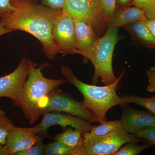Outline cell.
<instances>
[{"mask_svg":"<svg viewBox=\"0 0 155 155\" xmlns=\"http://www.w3.org/2000/svg\"><path fill=\"white\" fill-rule=\"evenodd\" d=\"M45 155H86L84 148L73 147L56 141L45 145Z\"/></svg>","mask_w":155,"mask_h":155,"instance_id":"cell-17","label":"cell"},{"mask_svg":"<svg viewBox=\"0 0 155 155\" xmlns=\"http://www.w3.org/2000/svg\"><path fill=\"white\" fill-rule=\"evenodd\" d=\"M12 0H0V19L5 14L11 12L13 10L11 5Z\"/></svg>","mask_w":155,"mask_h":155,"instance_id":"cell-28","label":"cell"},{"mask_svg":"<svg viewBox=\"0 0 155 155\" xmlns=\"http://www.w3.org/2000/svg\"><path fill=\"white\" fill-rule=\"evenodd\" d=\"M122 128L119 121H107L100 123V125L94 126L90 131L83 134V137L92 138L104 136Z\"/></svg>","mask_w":155,"mask_h":155,"instance_id":"cell-18","label":"cell"},{"mask_svg":"<svg viewBox=\"0 0 155 155\" xmlns=\"http://www.w3.org/2000/svg\"><path fill=\"white\" fill-rule=\"evenodd\" d=\"M52 35L58 53L64 56L69 54H80L76 47L74 19L64 11H62L57 19Z\"/></svg>","mask_w":155,"mask_h":155,"instance_id":"cell-9","label":"cell"},{"mask_svg":"<svg viewBox=\"0 0 155 155\" xmlns=\"http://www.w3.org/2000/svg\"><path fill=\"white\" fill-rule=\"evenodd\" d=\"M135 135L138 138L147 140L152 144H155V126L147 127Z\"/></svg>","mask_w":155,"mask_h":155,"instance_id":"cell-25","label":"cell"},{"mask_svg":"<svg viewBox=\"0 0 155 155\" xmlns=\"http://www.w3.org/2000/svg\"><path fill=\"white\" fill-rule=\"evenodd\" d=\"M13 10L1 18L0 23L15 31L30 34L39 41L47 57L54 60L58 53L53 40V28L63 10L40 5L36 0H12Z\"/></svg>","mask_w":155,"mask_h":155,"instance_id":"cell-1","label":"cell"},{"mask_svg":"<svg viewBox=\"0 0 155 155\" xmlns=\"http://www.w3.org/2000/svg\"><path fill=\"white\" fill-rule=\"evenodd\" d=\"M119 28L109 25L105 34L99 37L89 56L87 59L91 61L94 68V84L97 83L99 78L105 85L114 83L118 78L114 74L112 63L114 48L120 39Z\"/></svg>","mask_w":155,"mask_h":155,"instance_id":"cell-4","label":"cell"},{"mask_svg":"<svg viewBox=\"0 0 155 155\" xmlns=\"http://www.w3.org/2000/svg\"><path fill=\"white\" fill-rule=\"evenodd\" d=\"M147 75L148 78L149 85L147 91L149 92H155V67H151L147 71Z\"/></svg>","mask_w":155,"mask_h":155,"instance_id":"cell-27","label":"cell"},{"mask_svg":"<svg viewBox=\"0 0 155 155\" xmlns=\"http://www.w3.org/2000/svg\"><path fill=\"white\" fill-rule=\"evenodd\" d=\"M75 24L76 47L80 54L88 59L92 50L99 38L90 24L74 19Z\"/></svg>","mask_w":155,"mask_h":155,"instance_id":"cell-13","label":"cell"},{"mask_svg":"<svg viewBox=\"0 0 155 155\" xmlns=\"http://www.w3.org/2000/svg\"><path fill=\"white\" fill-rule=\"evenodd\" d=\"M61 72L67 82L75 86L83 95L84 106L103 122L107 121L106 114L111 108L125 104L122 97H119L116 93V88L125 74L124 71L116 81L104 86L82 82L74 75L72 69L67 66L61 67Z\"/></svg>","mask_w":155,"mask_h":155,"instance_id":"cell-3","label":"cell"},{"mask_svg":"<svg viewBox=\"0 0 155 155\" xmlns=\"http://www.w3.org/2000/svg\"><path fill=\"white\" fill-rule=\"evenodd\" d=\"M127 104L121 105L122 114L119 120L127 133L135 134L150 126H155V115L130 107Z\"/></svg>","mask_w":155,"mask_h":155,"instance_id":"cell-11","label":"cell"},{"mask_svg":"<svg viewBox=\"0 0 155 155\" xmlns=\"http://www.w3.org/2000/svg\"><path fill=\"white\" fill-rule=\"evenodd\" d=\"M133 2V0H116V9L131 5Z\"/></svg>","mask_w":155,"mask_h":155,"instance_id":"cell-29","label":"cell"},{"mask_svg":"<svg viewBox=\"0 0 155 155\" xmlns=\"http://www.w3.org/2000/svg\"><path fill=\"white\" fill-rule=\"evenodd\" d=\"M14 126L5 111L0 109V142L3 145L5 144L7 137Z\"/></svg>","mask_w":155,"mask_h":155,"instance_id":"cell-21","label":"cell"},{"mask_svg":"<svg viewBox=\"0 0 155 155\" xmlns=\"http://www.w3.org/2000/svg\"><path fill=\"white\" fill-rule=\"evenodd\" d=\"M123 27L127 29L136 42L140 45L148 48H155V38L144 21H135Z\"/></svg>","mask_w":155,"mask_h":155,"instance_id":"cell-15","label":"cell"},{"mask_svg":"<svg viewBox=\"0 0 155 155\" xmlns=\"http://www.w3.org/2000/svg\"><path fill=\"white\" fill-rule=\"evenodd\" d=\"M61 126L63 129L72 127L82 134L91 130L93 125L85 119L78 116L61 112H49L43 115L41 122L32 127L35 133L43 137H48V130L54 125Z\"/></svg>","mask_w":155,"mask_h":155,"instance_id":"cell-8","label":"cell"},{"mask_svg":"<svg viewBox=\"0 0 155 155\" xmlns=\"http://www.w3.org/2000/svg\"><path fill=\"white\" fill-rule=\"evenodd\" d=\"M42 5L51 9L63 10L67 0H41Z\"/></svg>","mask_w":155,"mask_h":155,"instance_id":"cell-26","label":"cell"},{"mask_svg":"<svg viewBox=\"0 0 155 155\" xmlns=\"http://www.w3.org/2000/svg\"><path fill=\"white\" fill-rule=\"evenodd\" d=\"M137 142L131 141L127 143L126 145L121 147L114 155H137L147 148L153 144L149 143L139 145Z\"/></svg>","mask_w":155,"mask_h":155,"instance_id":"cell-20","label":"cell"},{"mask_svg":"<svg viewBox=\"0 0 155 155\" xmlns=\"http://www.w3.org/2000/svg\"><path fill=\"white\" fill-rule=\"evenodd\" d=\"M48 66L45 64L37 67L30 61V69L28 78L14 105L21 108L25 119L33 125L43 116L51 92L62 84L67 83V79H49L44 77L42 69Z\"/></svg>","mask_w":155,"mask_h":155,"instance_id":"cell-2","label":"cell"},{"mask_svg":"<svg viewBox=\"0 0 155 155\" xmlns=\"http://www.w3.org/2000/svg\"><path fill=\"white\" fill-rule=\"evenodd\" d=\"M63 11L74 19L88 22L95 31L99 32L107 27L100 0H67Z\"/></svg>","mask_w":155,"mask_h":155,"instance_id":"cell-7","label":"cell"},{"mask_svg":"<svg viewBox=\"0 0 155 155\" xmlns=\"http://www.w3.org/2000/svg\"><path fill=\"white\" fill-rule=\"evenodd\" d=\"M30 60L22 57L13 72L0 77V98L7 97L13 102L17 99L28 78Z\"/></svg>","mask_w":155,"mask_h":155,"instance_id":"cell-10","label":"cell"},{"mask_svg":"<svg viewBox=\"0 0 155 155\" xmlns=\"http://www.w3.org/2000/svg\"><path fill=\"white\" fill-rule=\"evenodd\" d=\"M137 137L122 128L104 136L84 138V150L86 155H114L125 143L138 142Z\"/></svg>","mask_w":155,"mask_h":155,"instance_id":"cell-6","label":"cell"},{"mask_svg":"<svg viewBox=\"0 0 155 155\" xmlns=\"http://www.w3.org/2000/svg\"><path fill=\"white\" fill-rule=\"evenodd\" d=\"M59 87L54 89L49 95L43 115L49 112H61L80 117L90 123L103 122L90 110L84 106L82 102L78 101L68 94L59 89Z\"/></svg>","mask_w":155,"mask_h":155,"instance_id":"cell-5","label":"cell"},{"mask_svg":"<svg viewBox=\"0 0 155 155\" xmlns=\"http://www.w3.org/2000/svg\"><path fill=\"white\" fill-rule=\"evenodd\" d=\"M0 155H8L5 147L0 142Z\"/></svg>","mask_w":155,"mask_h":155,"instance_id":"cell-32","label":"cell"},{"mask_svg":"<svg viewBox=\"0 0 155 155\" xmlns=\"http://www.w3.org/2000/svg\"><path fill=\"white\" fill-rule=\"evenodd\" d=\"M144 22L155 38V17L152 19H147Z\"/></svg>","mask_w":155,"mask_h":155,"instance_id":"cell-30","label":"cell"},{"mask_svg":"<svg viewBox=\"0 0 155 155\" xmlns=\"http://www.w3.org/2000/svg\"><path fill=\"white\" fill-rule=\"evenodd\" d=\"M124 104L134 103L143 107L155 115V97H143L139 96L132 95L122 97Z\"/></svg>","mask_w":155,"mask_h":155,"instance_id":"cell-19","label":"cell"},{"mask_svg":"<svg viewBox=\"0 0 155 155\" xmlns=\"http://www.w3.org/2000/svg\"><path fill=\"white\" fill-rule=\"evenodd\" d=\"M132 5L142 9L148 19L155 17V0H133Z\"/></svg>","mask_w":155,"mask_h":155,"instance_id":"cell-23","label":"cell"},{"mask_svg":"<svg viewBox=\"0 0 155 155\" xmlns=\"http://www.w3.org/2000/svg\"><path fill=\"white\" fill-rule=\"evenodd\" d=\"M147 19L142 9L136 6H128L116 9L109 25L123 27L135 21H145Z\"/></svg>","mask_w":155,"mask_h":155,"instance_id":"cell-14","label":"cell"},{"mask_svg":"<svg viewBox=\"0 0 155 155\" xmlns=\"http://www.w3.org/2000/svg\"><path fill=\"white\" fill-rule=\"evenodd\" d=\"M44 138L35 133L32 127L14 126L7 137L5 146L8 155H15L18 152L42 141Z\"/></svg>","mask_w":155,"mask_h":155,"instance_id":"cell-12","label":"cell"},{"mask_svg":"<svg viewBox=\"0 0 155 155\" xmlns=\"http://www.w3.org/2000/svg\"><path fill=\"white\" fill-rule=\"evenodd\" d=\"M45 145L40 141L33 144L28 148L18 152L15 155H44Z\"/></svg>","mask_w":155,"mask_h":155,"instance_id":"cell-24","label":"cell"},{"mask_svg":"<svg viewBox=\"0 0 155 155\" xmlns=\"http://www.w3.org/2000/svg\"><path fill=\"white\" fill-rule=\"evenodd\" d=\"M54 139L69 146L84 148L83 134L72 127H67L62 133L56 134Z\"/></svg>","mask_w":155,"mask_h":155,"instance_id":"cell-16","label":"cell"},{"mask_svg":"<svg viewBox=\"0 0 155 155\" xmlns=\"http://www.w3.org/2000/svg\"><path fill=\"white\" fill-rule=\"evenodd\" d=\"M100 3L104 21L107 27H108L116 11V0H100Z\"/></svg>","mask_w":155,"mask_h":155,"instance_id":"cell-22","label":"cell"},{"mask_svg":"<svg viewBox=\"0 0 155 155\" xmlns=\"http://www.w3.org/2000/svg\"><path fill=\"white\" fill-rule=\"evenodd\" d=\"M14 31L8 29V28L4 27L1 23H0V36L5 34L10 33L13 32Z\"/></svg>","mask_w":155,"mask_h":155,"instance_id":"cell-31","label":"cell"}]
</instances>
